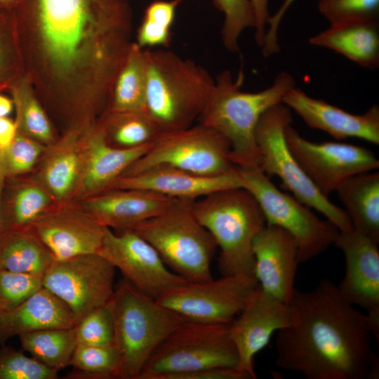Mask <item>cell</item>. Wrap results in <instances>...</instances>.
I'll return each mask as SVG.
<instances>
[{
  "instance_id": "484cf974",
  "label": "cell",
  "mask_w": 379,
  "mask_h": 379,
  "mask_svg": "<svg viewBox=\"0 0 379 379\" xmlns=\"http://www.w3.org/2000/svg\"><path fill=\"white\" fill-rule=\"evenodd\" d=\"M309 44L332 50L370 70L379 66V20L330 24Z\"/></svg>"
},
{
  "instance_id": "e0dca14e",
  "label": "cell",
  "mask_w": 379,
  "mask_h": 379,
  "mask_svg": "<svg viewBox=\"0 0 379 379\" xmlns=\"http://www.w3.org/2000/svg\"><path fill=\"white\" fill-rule=\"evenodd\" d=\"M29 228L55 260L98 253L105 230L77 201L56 203Z\"/></svg>"
},
{
  "instance_id": "d4e9b609",
  "label": "cell",
  "mask_w": 379,
  "mask_h": 379,
  "mask_svg": "<svg viewBox=\"0 0 379 379\" xmlns=\"http://www.w3.org/2000/svg\"><path fill=\"white\" fill-rule=\"evenodd\" d=\"M76 324L68 306L42 286L15 308L0 314V346L15 336L46 328H72Z\"/></svg>"
},
{
  "instance_id": "4fadbf2b",
  "label": "cell",
  "mask_w": 379,
  "mask_h": 379,
  "mask_svg": "<svg viewBox=\"0 0 379 379\" xmlns=\"http://www.w3.org/2000/svg\"><path fill=\"white\" fill-rule=\"evenodd\" d=\"M115 267L98 253L54 260L43 277V286L63 301L77 323L112 299Z\"/></svg>"
},
{
  "instance_id": "9c48e42d",
  "label": "cell",
  "mask_w": 379,
  "mask_h": 379,
  "mask_svg": "<svg viewBox=\"0 0 379 379\" xmlns=\"http://www.w3.org/2000/svg\"><path fill=\"white\" fill-rule=\"evenodd\" d=\"M292 121L291 109L282 102L270 107L260 117L255 131L260 168L268 177H279L283 187L295 199L322 213L339 231L352 232L345 211L320 192L289 149L284 130Z\"/></svg>"
},
{
  "instance_id": "7bdbcfd3",
  "label": "cell",
  "mask_w": 379,
  "mask_h": 379,
  "mask_svg": "<svg viewBox=\"0 0 379 379\" xmlns=\"http://www.w3.org/2000/svg\"><path fill=\"white\" fill-rule=\"evenodd\" d=\"M295 0H284L278 10L270 15L262 48V53L265 57L271 56L280 50L278 41V30L281 22L291 5Z\"/></svg>"
},
{
  "instance_id": "f35d334b",
  "label": "cell",
  "mask_w": 379,
  "mask_h": 379,
  "mask_svg": "<svg viewBox=\"0 0 379 379\" xmlns=\"http://www.w3.org/2000/svg\"><path fill=\"white\" fill-rule=\"evenodd\" d=\"M77 344L114 345V321L111 300L89 312L75 325Z\"/></svg>"
},
{
  "instance_id": "836d02e7",
  "label": "cell",
  "mask_w": 379,
  "mask_h": 379,
  "mask_svg": "<svg viewBox=\"0 0 379 379\" xmlns=\"http://www.w3.org/2000/svg\"><path fill=\"white\" fill-rule=\"evenodd\" d=\"M69 378L120 379L119 362L114 345L77 344L69 361Z\"/></svg>"
},
{
  "instance_id": "3957f363",
  "label": "cell",
  "mask_w": 379,
  "mask_h": 379,
  "mask_svg": "<svg viewBox=\"0 0 379 379\" xmlns=\"http://www.w3.org/2000/svg\"><path fill=\"white\" fill-rule=\"evenodd\" d=\"M244 74L241 69L234 79L228 70L219 73L199 123L222 134L230 145V157L238 167L260 166L261 155L255 131L262 115L281 103L285 93L295 86L286 72L277 75L273 84L258 92L241 90Z\"/></svg>"
},
{
  "instance_id": "7402d4cb",
  "label": "cell",
  "mask_w": 379,
  "mask_h": 379,
  "mask_svg": "<svg viewBox=\"0 0 379 379\" xmlns=\"http://www.w3.org/2000/svg\"><path fill=\"white\" fill-rule=\"evenodd\" d=\"M82 176L73 201H79L110 189L126 168L142 156L149 145L119 149L109 145L98 124H87L83 132Z\"/></svg>"
},
{
  "instance_id": "8d00e7d4",
  "label": "cell",
  "mask_w": 379,
  "mask_h": 379,
  "mask_svg": "<svg viewBox=\"0 0 379 379\" xmlns=\"http://www.w3.org/2000/svg\"><path fill=\"white\" fill-rule=\"evenodd\" d=\"M224 15L221 39L225 48L230 52L239 51V40L244 30L255 28V17L248 0H213Z\"/></svg>"
},
{
  "instance_id": "d6986e66",
  "label": "cell",
  "mask_w": 379,
  "mask_h": 379,
  "mask_svg": "<svg viewBox=\"0 0 379 379\" xmlns=\"http://www.w3.org/2000/svg\"><path fill=\"white\" fill-rule=\"evenodd\" d=\"M311 128L321 130L337 140L357 138L379 144V107L372 105L361 114H354L327 102L312 98L294 86L282 98Z\"/></svg>"
},
{
  "instance_id": "ba28073f",
  "label": "cell",
  "mask_w": 379,
  "mask_h": 379,
  "mask_svg": "<svg viewBox=\"0 0 379 379\" xmlns=\"http://www.w3.org/2000/svg\"><path fill=\"white\" fill-rule=\"evenodd\" d=\"M229 325L186 321L159 345L136 379H166L202 369L236 368L238 354Z\"/></svg>"
},
{
  "instance_id": "7c38bea8",
  "label": "cell",
  "mask_w": 379,
  "mask_h": 379,
  "mask_svg": "<svg viewBox=\"0 0 379 379\" xmlns=\"http://www.w3.org/2000/svg\"><path fill=\"white\" fill-rule=\"evenodd\" d=\"M259 285L255 275H227L215 280L187 282L157 300L187 321L230 324Z\"/></svg>"
},
{
  "instance_id": "f546056e",
  "label": "cell",
  "mask_w": 379,
  "mask_h": 379,
  "mask_svg": "<svg viewBox=\"0 0 379 379\" xmlns=\"http://www.w3.org/2000/svg\"><path fill=\"white\" fill-rule=\"evenodd\" d=\"M98 126L107 142L119 149L149 145L161 133L145 111L107 107Z\"/></svg>"
},
{
  "instance_id": "9a60e30c",
  "label": "cell",
  "mask_w": 379,
  "mask_h": 379,
  "mask_svg": "<svg viewBox=\"0 0 379 379\" xmlns=\"http://www.w3.org/2000/svg\"><path fill=\"white\" fill-rule=\"evenodd\" d=\"M98 253L136 288L155 300L187 282L168 270L155 248L133 230L114 232L105 227Z\"/></svg>"
},
{
  "instance_id": "6da1fadb",
  "label": "cell",
  "mask_w": 379,
  "mask_h": 379,
  "mask_svg": "<svg viewBox=\"0 0 379 379\" xmlns=\"http://www.w3.org/2000/svg\"><path fill=\"white\" fill-rule=\"evenodd\" d=\"M15 27L37 30L44 58L61 79L88 68L105 95L132 44L131 0H17Z\"/></svg>"
},
{
  "instance_id": "cb8c5ba5",
  "label": "cell",
  "mask_w": 379,
  "mask_h": 379,
  "mask_svg": "<svg viewBox=\"0 0 379 379\" xmlns=\"http://www.w3.org/2000/svg\"><path fill=\"white\" fill-rule=\"evenodd\" d=\"M86 125L76 126L46 146L32 173L57 202L73 201L79 186L84 166L83 132Z\"/></svg>"
},
{
  "instance_id": "c3c4849f",
  "label": "cell",
  "mask_w": 379,
  "mask_h": 379,
  "mask_svg": "<svg viewBox=\"0 0 379 379\" xmlns=\"http://www.w3.org/2000/svg\"><path fill=\"white\" fill-rule=\"evenodd\" d=\"M17 0H0V5H4L9 7H14Z\"/></svg>"
},
{
  "instance_id": "ffe728a7",
  "label": "cell",
  "mask_w": 379,
  "mask_h": 379,
  "mask_svg": "<svg viewBox=\"0 0 379 379\" xmlns=\"http://www.w3.org/2000/svg\"><path fill=\"white\" fill-rule=\"evenodd\" d=\"M254 275L261 288L289 303L293 295L298 261V246L284 229L266 224L253 241Z\"/></svg>"
},
{
  "instance_id": "60d3db41",
  "label": "cell",
  "mask_w": 379,
  "mask_h": 379,
  "mask_svg": "<svg viewBox=\"0 0 379 379\" xmlns=\"http://www.w3.org/2000/svg\"><path fill=\"white\" fill-rule=\"evenodd\" d=\"M318 9L330 24L379 20V0H319Z\"/></svg>"
},
{
  "instance_id": "bcb514c9",
  "label": "cell",
  "mask_w": 379,
  "mask_h": 379,
  "mask_svg": "<svg viewBox=\"0 0 379 379\" xmlns=\"http://www.w3.org/2000/svg\"><path fill=\"white\" fill-rule=\"evenodd\" d=\"M13 108V100L0 94V117H8Z\"/></svg>"
},
{
  "instance_id": "83f0119b",
  "label": "cell",
  "mask_w": 379,
  "mask_h": 379,
  "mask_svg": "<svg viewBox=\"0 0 379 379\" xmlns=\"http://www.w3.org/2000/svg\"><path fill=\"white\" fill-rule=\"evenodd\" d=\"M372 171L348 178L335 192L353 230L379 243V173Z\"/></svg>"
},
{
  "instance_id": "7dc6e473",
  "label": "cell",
  "mask_w": 379,
  "mask_h": 379,
  "mask_svg": "<svg viewBox=\"0 0 379 379\" xmlns=\"http://www.w3.org/2000/svg\"><path fill=\"white\" fill-rule=\"evenodd\" d=\"M6 180V176L4 169L0 163V236L2 233V215H1V197L4 182Z\"/></svg>"
},
{
  "instance_id": "1f68e13d",
  "label": "cell",
  "mask_w": 379,
  "mask_h": 379,
  "mask_svg": "<svg viewBox=\"0 0 379 379\" xmlns=\"http://www.w3.org/2000/svg\"><path fill=\"white\" fill-rule=\"evenodd\" d=\"M19 338L24 351L58 371L69 366L77 345L75 326L39 330Z\"/></svg>"
},
{
  "instance_id": "603a6c76",
  "label": "cell",
  "mask_w": 379,
  "mask_h": 379,
  "mask_svg": "<svg viewBox=\"0 0 379 379\" xmlns=\"http://www.w3.org/2000/svg\"><path fill=\"white\" fill-rule=\"evenodd\" d=\"M177 200L146 190L111 188L77 202L102 226L119 232L133 229Z\"/></svg>"
},
{
  "instance_id": "52a82bcc",
  "label": "cell",
  "mask_w": 379,
  "mask_h": 379,
  "mask_svg": "<svg viewBox=\"0 0 379 379\" xmlns=\"http://www.w3.org/2000/svg\"><path fill=\"white\" fill-rule=\"evenodd\" d=\"M193 201L178 199L131 230L155 248L171 271L187 282H201L213 279L211 264L218 246L197 219Z\"/></svg>"
},
{
  "instance_id": "44dd1931",
  "label": "cell",
  "mask_w": 379,
  "mask_h": 379,
  "mask_svg": "<svg viewBox=\"0 0 379 379\" xmlns=\"http://www.w3.org/2000/svg\"><path fill=\"white\" fill-rule=\"evenodd\" d=\"M234 187H241L237 169L224 175H204L159 165L135 175L120 177L111 188L146 190L177 199L195 201L210 194Z\"/></svg>"
},
{
  "instance_id": "b9f144b4",
  "label": "cell",
  "mask_w": 379,
  "mask_h": 379,
  "mask_svg": "<svg viewBox=\"0 0 379 379\" xmlns=\"http://www.w3.org/2000/svg\"><path fill=\"white\" fill-rule=\"evenodd\" d=\"M171 40V28L144 18L137 31L136 44L142 48L168 46Z\"/></svg>"
},
{
  "instance_id": "ab89813d",
  "label": "cell",
  "mask_w": 379,
  "mask_h": 379,
  "mask_svg": "<svg viewBox=\"0 0 379 379\" xmlns=\"http://www.w3.org/2000/svg\"><path fill=\"white\" fill-rule=\"evenodd\" d=\"M43 286V278L0 270V314L8 312Z\"/></svg>"
},
{
  "instance_id": "5b68a950",
  "label": "cell",
  "mask_w": 379,
  "mask_h": 379,
  "mask_svg": "<svg viewBox=\"0 0 379 379\" xmlns=\"http://www.w3.org/2000/svg\"><path fill=\"white\" fill-rule=\"evenodd\" d=\"M120 379H136L159 345L187 321L124 278L111 299Z\"/></svg>"
},
{
  "instance_id": "30bf717a",
  "label": "cell",
  "mask_w": 379,
  "mask_h": 379,
  "mask_svg": "<svg viewBox=\"0 0 379 379\" xmlns=\"http://www.w3.org/2000/svg\"><path fill=\"white\" fill-rule=\"evenodd\" d=\"M241 187L257 200L266 224L288 232L298 246L299 263L308 261L334 242L339 230L328 220L319 219L310 207L280 191L260 166L238 167Z\"/></svg>"
},
{
  "instance_id": "f1b7e54d",
  "label": "cell",
  "mask_w": 379,
  "mask_h": 379,
  "mask_svg": "<svg viewBox=\"0 0 379 379\" xmlns=\"http://www.w3.org/2000/svg\"><path fill=\"white\" fill-rule=\"evenodd\" d=\"M54 260L29 227L10 230L0 236V270L43 278Z\"/></svg>"
},
{
  "instance_id": "ee69618b",
  "label": "cell",
  "mask_w": 379,
  "mask_h": 379,
  "mask_svg": "<svg viewBox=\"0 0 379 379\" xmlns=\"http://www.w3.org/2000/svg\"><path fill=\"white\" fill-rule=\"evenodd\" d=\"M253 7L255 17V39L258 46H262L268 20L270 17L269 13V0H248Z\"/></svg>"
},
{
  "instance_id": "d590c367",
  "label": "cell",
  "mask_w": 379,
  "mask_h": 379,
  "mask_svg": "<svg viewBox=\"0 0 379 379\" xmlns=\"http://www.w3.org/2000/svg\"><path fill=\"white\" fill-rule=\"evenodd\" d=\"M19 55L13 7L0 5V91L20 79Z\"/></svg>"
},
{
  "instance_id": "7a4b0ae2",
  "label": "cell",
  "mask_w": 379,
  "mask_h": 379,
  "mask_svg": "<svg viewBox=\"0 0 379 379\" xmlns=\"http://www.w3.org/2000/svg\"><path fill=\"white\" fill-rule=\"evenodd\" d=\"M293 323L277 331V365L307 379H367L378 375L369 319L322 279L310 291L295 288Z\"/></svg>"
},
{
  "instance_id": "f6af8a7d",
  "label": "cell",
  "mask_w": 379,
  "mask_h": 379,
  "mask_svg": "<svg viewBox=\"0 0 379 379\" xmlns=\"http://www.w3.org/2000/svg\"><path fill=\"white\" fill-rule=\"evenodd\" d=\"M18 133L15 120L8 117H0V152L7 149Z\"/></svg>"
},
{
  "instance_id": "277c9868",
  "label": "cell",
  "mask_w": 379,
  "mask_h": 379,
  "mask_svg": "<svg viewBox=\"0 0 379 379\" xmlns=\"http://www.w3.org/2000/svg\"><path fill=\"white\" fill-rule=\"evenodd\" d=\"M145 111L160 132L190 127L203 113L215 79L201 65L173 51L145 50Z\"/></svg>"
},
{
  "instance_id": "8992f818",
  "label": "cell",
  "mask_w": 379,
  "mask_h": 379,
  "mask_svg": "<svg viewBox=\"0 0 379 379\" xmlns=\"http://www.w3.org/2000/svg\"><path fill=\"white\" fill-rule=\"evenodd\" d=\"M192 209L220 248L222 275H254L253 241L266 225L255 197L242 187L230 188L194 201Z\"/></svg>"
},
{
  "instance_id": "74e56055",
  "label": "cell",
  "mask_w": 379,
  "mask_h": 379,
  "mask_svg": "<svg viewBox=\"0 0 379 379\" xmlns=\"http://www.w3.org/2000/svg\"><path fill=\"white\" fill-rule=\"evenodd\" d=\"M58 371L5 344L0 348V379H56Z\"/></svg>"
},
{
  "instance_id": "4316f807",
  "label": "cell",
  "mask_w": 379,
  "mask_h": 379,
  "mask_svg": "<svg viewBox=\"0 0 379 379\" xmlns=\"http://www.w3.org/2000/svg\"><path fill=\"white\" fill-rule=\"evenodd\" d=\"M58 203L32 174L6 178L1 197L2 233L29 227Z\"/></svg>"
},
{
  "instance_id": "2e32d148",
  "label": "cell",
  "mask_w": 379,
  "mask_h": 379,
  "mask_svg": "<svg viewBox=\"0 0 379 379\" xmlns=\"http://www.w3.org/2000/svg\"><path fill=\"white\" fill-rule=\"evenodd\" d=\"M289 303L264 291L259 285L245 307L230 323V336L234 344L238 364L236 368L251 379L256 378L254 357L265 347L274 333L293 323Z\"/></svg>"
},
{
  "instance_id": "8fae6325",
  "label": "cell",
  "mask_w": 379,
  "mask_h": 379,
  "mask_svg": "<svg viewBox=\"0 0 379 379\" xmlns=\"http://www.w3.org/2000/svg\"><path fill=\"white\" fill-rule=\"evenodd\" d=\"M159 165L204 175H224L237 169L231 160L228 140L219 132L200 123L159 133L148 150L121 177L135 175Z\"/></svg>"
},
{
  "instance_id": "e575fe53",
  "label": "cell",
  "mask_w": 379,
  "mask_h": 379,
  "mask_svg": "<svg viewBox=\"0 0 379 379\" xmlns=\"http://www.w3.org/2000/svg\"><path fill=\"white\" fill-rule=\"evenodd\" d=\"M46 147L35 139L18 131L9 147L0 152V163L6 178L21 177L32 173Z\"/></svg>"
},
{
  "instance_id": "ac0fdd59",
  "label": "cell",
  "mask_w": 379,
  "mask_h": 379,
  "mask_svg": "<svg viewBox=\"0 0 379 379\" xmlns=\"http://www.w3.org/2000/svg\"><path fill=\"white\" fill-rule=\"evenodd\" d=\"M334 244L344 253L345 273L338 286L343 297L367 312L372 334L379 338L378 243L352 230L339 232Z\"/></svg>"
},
{
  "instance_id": "d6a6232c",
  "label": "cell",
  "mask_w": 379,
  "mask_h": 379,
  "mask_svg": "<svg viewBox=\"0 0 379 379\" xmlns=\"http://www.w3.org/2000/svg\"><path fill=\"white\" fill-rule=\"evenodd\" d=\"M15 108L18 131L27 135L46 146L56 139L51 123L28 84L18 79L11 87Z\"/></svg>"
},
{
  "instance_id": "4dcf8cb0",
  "label": "cell",
  "mask_w": 379,
  "mask_h": 379,
  "mask_svg": "<svg viewBox=\"0 0 379 379\" xmlns=\"http://www.w3.org/2000/svg\"><path fill=\"white\" fill-rule=\"evenodd\" d=\"M146 72L145 49L132 43L112 84L108 107L145 111Z\"/></svg>"
},
{
  "instance_id": "5bb4252c",
  "label": "cell",
  "mask_w": 379,
  "mask_h": 379,
  "mask_svg": "<svg viewBox=\"0 0 379 379\" xmlns=\"http://www.w3.org/2000/svg\"><path fill=\"white\" fill-rule=\"evenodd\" d=\"M284 137L302 170L327 197L348 178L379 167L374 153L363 147L331 141L313 142L302 137L291 124L286 126Z\"/></svg>"
}]
</instances>
